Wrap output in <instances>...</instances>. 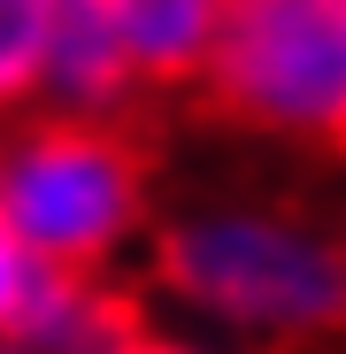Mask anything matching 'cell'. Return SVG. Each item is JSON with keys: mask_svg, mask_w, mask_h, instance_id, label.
<instances>
[{"mask_svg": "<svg viewBox=\"0 0 346 354\" xmlns=\"http://www.w3.org/2000/svg\"><path fill=\"white\" fill-rule=\"evenodd\" d=\"M146 285L269 354H346V223L293 193L200 201L146 231Z\"/></svg>", "mask_w": 346, "mask_h": 354, "instance_id": "cell-1", "label": "cell"}, {"mask_svg": "<svg viewBox=\"0 0 346 354\" xmlns=\"http://www.w3.org/2000/svg\"><path fill=\"white\" fill-rule=\"evenodd\" d=\"M0 208L46 270L108 277L154 231V124L139 108H23L0 124Z\"/></svg>", "mask_w": 346, "mask_h": 354, "instance_id": "cell-2", "label": "cell"}, {"mask_svg": "<svg viewBox=\"0 0 346 354\" xmlns=\"http://www.w3.org/2000/svg\"><path fill=\"white\" fill-rule=\"evenodd\" d=\"M193 108L346 169V0H223Z\"/></svg>", "mask_w": 346, "mask_h": 354, "instance_id": "cell-3", "label": "cell"}, {"mask_svg": "<svg viewBox=\"0 0 346 354\" xmlns=\"http://www.w3.org/2000/svg\"><path fill=\"white\" fill-rule=\"evenodd\" d=\"M223 0H62L54 77L62 108H139L193 100Z\"/></svg>", "mask_w": 346, "mask_h": 354, "instance_id": "cell-4", "label": "cell"}, {"mask_svg": "<svg viewBox=\"0 0 346 354\" xmlns=\"http://www.w3.org/2000/svg\"><path fill=\"white\" fill-rule=\"evenodd\" d=\"M54 39H62V0H0V124L46 93Z\"/></svg>", "mask_w": 346, "mask_h": 354, "instance_id": "cell-5", "label": "cell"}, {"mask_svg": "<svg viewBox=\"0 0 346 354\" xmlns=\"http://www.w3.org/2000/svg\"><path fill=\"white\" fill-rule=\"evenodd\" d=\"M46 262L31 254V239L8 223V208H0V339H23L39 324V301H46Z\"/></svg>", "mask_w": 346, "mask_h": 354, "instance_id": "cell-6", "label": "cell"}, {"mask_svg": "<svg viewBox=\"0 0 346 354\" xmlns=\"http://www.w3.org/2000/svg\"><path fill=\"white\" fill-rule=\"evenodd\" d=\"M124 354H208V346H193V339H169V331H154V324H146V331H139Z\"/></svg>", "mask_w": 346, "mask_h": 354, "instance_id": "cell-7", "label": "cell"}, {"mask_svg": "<svg viewBox=\"0 0 346 354\" xmlns=\"http://www.w3.org/2000/svg\"><path fill=\"white\" fill-rule=\"evenodd\" d=\"M0 354H31V346H23V339H0Z\"/></svg>", "mask_w": 346, "mask_h": 354, "instance_id": "cell-8", "label": "cell"}]
</instances>
